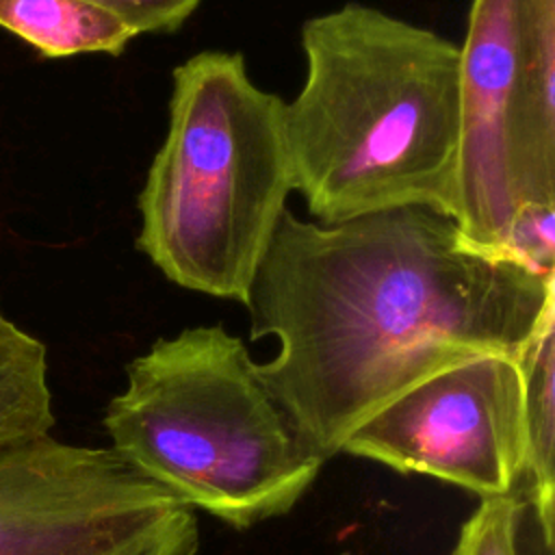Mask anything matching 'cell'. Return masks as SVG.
<instances>
[{"label":"cell","instance_id":"6da1fadb","mask_svg":"<svg viewBox=\"0 0 555 555\" xmlns=\"http://www.w3.org/2000/svg\"><path fill=\"white\" fill-rule=\"evenodd\" d=\"M256 371L323 460L390 399L479 356L518 360L555 310V273L483 247L427 206L334 225L282 212L243 301Z\"/></svg>","mask_w":555,"mask_h":555},{"label":"cell","instance_id":"4fadbf2b","mask_svg":"<svg viewBox=\"0 0 555 555\" xmlns=\"http://www.w3.org/2000/svg\"><path fill=\"white\" fill-rule=\"evenodd\" d=\"M126 20L137 35L176 33L202 0H91Z\"/></svg>","mask_w":555,"mask_h":555},{"label":"cell","instance_id":"8fae6325","mask_svg":"<svg viewBox=\"0 0 555 555\" xmlns=\"http://www.w3.org/2000/svg\"><path fill=\"white\" fill-rule=\"evenodd\" d=\"M453 555H555V516L520 488L481 499L462 525Z\"/></svg>","mask_w":555,"mask_h":555},{"label":"cell","instance_id":"5b68a950","mask_svg":"<svg viewBox=\"0 0 555 555\" xmlns=\"http://www.w3.org/2000/svg\"><path fill=\"white\" fill-rule=\"evenodd\" d=\"M460 48L453 221L503 249L522 204H555V0H473Z\"/></svg>","mask_w":555,"mask_h":555},{"label":"cell","instance_id":"ba28073f","mask_svg":"<svg viewBox=\"0 0 555 555\" xmlns=\"http://www.w3.org/2000/svg\"><path fill=\"white\" fill-rule=\"evenodd\" d=\"M0 26L46 59L106 52L119 56L134 28L91 0H0Z\"/></svg>","mask_w":555,"mask_h":555},{"label":"cell","instance_id":"30bf717a","mask_svg":"<svg viewBox=\"0 0 555 555\" xmlns=\"http://www.w3.org/2000/svg\"><path fill=\"white\" fill-rule=\"evenodd\" d=\"M52 427L46 345L0 308V447L48 436Z\"/></svg>","mask_w":555,"mask_h":555},{"label":"cell","instance_id":"8992f818","mask_svg":"<svg viewBox=\"0 0 555 555\" xmlns=\"http://www.w3.org/2000/svg\"><path fill=\"white\" fill-rule=\"evenodd\" d=\"M195 509L111 449L0 447V555H195Z\"/></svg>","mask_w":555,"mask_h":555},{"label":"cell","instance_id":"7c38bea8","mask_svg":"<svg viewBox=\"0 0 555 555\" xmlns=\"http://www.w3.org/2000/svg\"><path fill=\"white\" fill-rule=\"evenodd\" d=\"M503 249L538 273H555V204H522L505 230Z\"/></svg>","mask_w":555,"mask_h":555},{"label":"cell","instance_id":"277c9868","mask_svg":"<svg viewBox=\"0 0 555 555\" xmlns=\"http://www.w3.org/2000/svg\"><path fill=\"white\" fill-rule=\"evenodd\" d=\"M284 106L236 52L204 50L173 69L137 247L176 286L245 301L295 191Z\"/></svg>","mask_w":555,"mask_h":555},{"label":"cell","instance_id":"3957f363","mask_svg":"<svg viewBox=\"0 0 555 555\" xmlns=\"http://www.w3.org/2000/svg\"><path fill=\"white\" fill-rule=\"evenodd\" d=\"M126 377L104 412L111 451L232 527L286 514L325 462L278 405L243 340L221 325L156 340Z\"/></svg>","mask_w":555,"mask_h":555},{"label":"cell","instance_id":"52a82bcc","mask_svg":"<svg viewBox=\"0 0 555 555\" xmlns=\"http://www.w3.org/2000/svg\"><path fill=\"white\" fill-rule=\"evenodd\" d=\"M340 451L481 499L509 494L520 488L525 462L518 362L479 356L442 369L373 412Z\"/></svg>","mask_w":555,"mask_h":555},{"label":"cell","instance_id":"7a4b0ae2","mask_svg":"<svg viewBox=\"0 0 555 555\" xmlns=\"http://www.w3.org/2000/svg\"><path fill=\"white\" fill-rule=\"evenodd\" d=\"M306 80L284 106L295 191L314 223L427 206L455 217L460 48L347 2L301 26Z\"/></svg>","mask_w":555,"mask_h":555},{"label":"cell","instance_id":"9c48e42d","mask_svg":"<svg viewBox=\"0 0 555 555\" xmlns=\"http://www.w3.org/2000/svg\"><path fill=\"white\" fill-rule=\"evenodd\" d=\"M522 379L525 462L520 490L555 516V310L516 360Z\"/></svg>","mask_w":555,"mask_h":555}]
</instances>
